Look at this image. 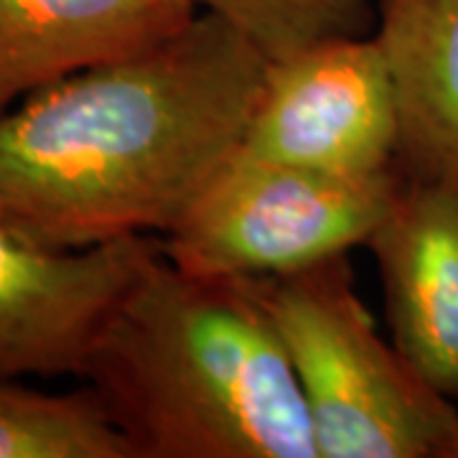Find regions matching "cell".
<instances>
[{
    "label": "cell",
    "mask_w": 458,
    "mask_h": 458,
    "mask_svg": "<svg viewBox=\"0 0 458 458\" xmlns=\"http://www.w3.org/2000/svg\"><path fill=\"white\" fill-rule=\"evenodd\" d=\"M397 176H334L240 148L161 237V252L197 276H285L367 245Z\"/></svg>",
    "instance_id": "cell-4"
},
{
    "label": "cell",
    "mask_w": 458,
    "mask_h": 458,
    "mask_svg": "<svg viewBox=\"0 0 458 458\" xmlns=\"http://www.w3.org/2000/svg\"><path fill=\"white\" fill-rule=\"evenodd\" d=\"M273 64L336 38L377 31L375 0H191Z\"/></svg>",
    "instance_id": "cell-11"
},
{
    "label": "cell",
    "mask_w": 458,
    "mask_h": 458,
    "mask_svg": "<svg viewBox=\"0 0 458 458\" xmlns=\"http://www.w3.org/2000/svg\"><path fill=\"white\" fill-rule=\"evenodd\" d=\"M255 283L293 367L318 458H443L458 433L454 400L379 334L349 252Z\"/></svg>",
    "instance_id": "cell-3"
},
{
    "label": "cell",
    "mask_w": 458,
    "mask_h": 458,
    "mask_svg": "<svg viewBox=\"0 0 458 458\" xmlns=\"http://www.w3.org/2000/svg\"><path fill=\"white\" fill-rule=\"evenodd\" d=\"M138 458H318L255 280L158 252L102 321L82 375Z\"/></svg>",
    "instance_id": "cell-2"
},
{
    "label": "cell",
    "mask_w": 458,
    "mask_h": 458,
    "mask_svg": "<svg viewBox=\"0 0 458 458\" xmlns=\"http://www.w3.org/2000/svg\"><path fill=\"white\" fill-rule=\"evenodd\" d=\"M443 458H458V433L454 436V441L448 443V448H445V454Z\"/></svg>",
    "instance_id": "cell-12"
},
{
    "label": "cell",
    "mask_w": 458,
    "mask_h": 458,
    "mask_svg": "<svg viewBox=\"0 0 458 458\" xmlns=\"http://www.w3.org/2000/svg\"><path fill=\"white\" fill-rule=\"evenodd\" d=\"M400 89L379 36L336 38L267 64L250 153L334 176L397 168Z\"/></svg>",
    "instance_id": "cell-5"
},
{
    "label": "cell",
    "mask_w": 458,
    "mask_h": 458,
    "mask_svg": "<svg viewBox=\"0 0 458 458\" xmlns=\"http://www.w3.org/2000/svg\"><path fill=\"white\" fill-rule=\"evenodd\" d=\"M367 250L393 344L433 390L458 400V176H405Z\"/></svg>",
    "instance_id": "cell-7"
},
{
    "label": "cell",
    "mask_w": 458,
    "mask_h": 458,
    "mask_svg": "<svg viewBox=\"0 0 458 458\" xmlns=\"http://www.w3.org/2000/svg\"><path fill=\"white\" fill-rule=\"evenodd\" d=\"M403 110L397 171L458 176V0H377Z\"/></svg>",
    "instance_id": "cell-9"
},
{
    "label": "cell",
    "mask_w": 458,
    "mask_h": 458,
    "mask_svg": "<svg viewBox=\"0 0 458 458\" xmlns=\"http://www.w3.org/2000/svg\"><path fill=\"white\" fill-rule=\"evenodd\" d=\"M0 458H138L89 385L41 393L0 377Z\"/></svg>",
    "instance_id": "cell-10"
},
{
    "label": "cell",
    "mask_w": 458,
    "mask_h": 458,
    "mask_svg": "<svg viewBox=\"0 0 458 458\" xmlns=\"http://www.w3.org/2000/svg\"><path fill=\"white\" fill-rule=\"evenodd\" d=\"M161 252L156 237L54 250L0 212V377H80L102 321Z\"/></svg>",
    "instance_id": "cell-6"
},
{
    "label": "cell",
    "mask_w": 458,
    "mask_h": 458,
    "mask_svg": "<svg viewBox=\"0 0 458 458\" xmlns=\"http://www.w3.org/2000/svg\"><path fill=\"white\" fill-rule=\"evenodd\" d=\"M197 13L191 0H0V114L47 84L164 41Z\"/></svg>",
    "instance_id": "cell-8"
},
{
    "label": "cell",
    "mask_w": 458,
    "mask_h": 458,
    "mask_svg": "<svg viewBox=\"0 0 458 458\" xmlns=\"http://www.w3.org/2000/svg\"><path fill=\"white\" fill-rule=\"evenodd\" d=\"M267 59L197 13L0 114V212L38 245L164 237L245 143Z\"/></svg>",
    "instance_id": "cell-1"
}]
</instances>
